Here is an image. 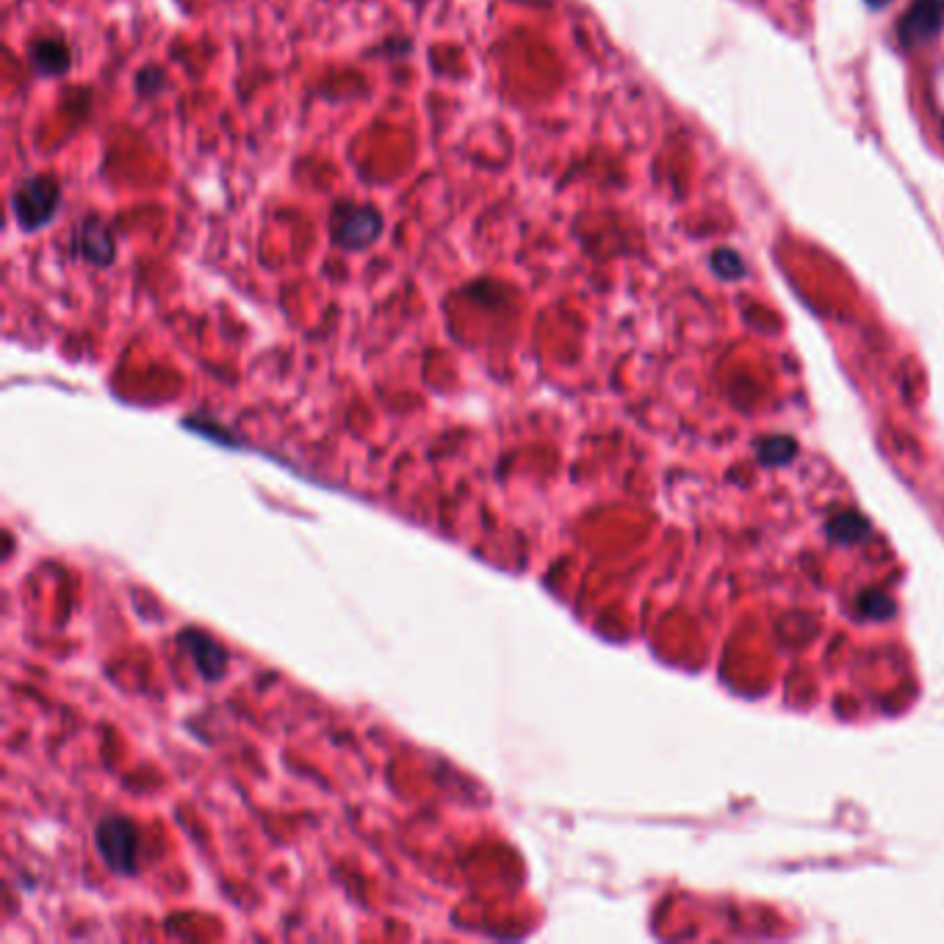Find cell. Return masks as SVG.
Instances as JSON below:
<instances>
[{
  "label": "cell",
  "instance_id": "6da1fadb",
  "mask_svg": "<svg viewBox=\"0 0 944 944\" xmlns=\"http://www.w3.org/2000/svg\"><path fill=\"white\" fill-rule=\"evenodd\" d=\"M95 848L117 875L139 873V834L125 817H103L95 828Z\"/></svg>",
  "mask_w": 944,
  "mask_h": 944
},
{
  "label": "cell",
  "instance_id": "7a4b0ae2",
  "mask_svg": "<svg viewBox=\"0 0 944 944\" xmlns=\"http://www.w3.org/2000/svg\"><path fill=\"white\" fill-rule=\"evenodd\" d=\"M383 233V214L363 203L335 205L330 216V236L344 250H366Z\"/></svg>",
  "mask_w": 944,
  "mask_h": 944
},
{
  "label": "cell",
  "instance_id": "3957f363",
  "mask_svg": "<svg viewBox=\"0 0 944 944\" xmlns=\"http://www.w3.org/2000/svg\"><path fill=\"white\" fill-rule=\"evenodd\" d=\"M59 183L45 175H34V178L23 180L17 186V192L12 197V211L17 225L23 230H39L42 225H48L50 219L59 211Z\"/></svg>",
  "mask_w": 944,
  "mask_h": 944
},
{
  "label": "cell",
  "instance_id": "277c9868",
  "mask_svg": "<svg viewBox=\"0 0 944 944\" xmlns=\"http://www.w3.org/2000/svg\"><path fill=\"white\" fill-rule=\"evenodd\" d=\"M178 646L183 648V654L192 659L194 668L200 670L205 682H216L225 676L228 670V651L222 648V643H216L211 634L197 632V629H186L178 634Z\"/></svg>",
  "mask_w": 944,
  "mask_h": 944
},
{
  "label": "cell",
  "instance_id": "5b68a950",
  "mask_svg": "<svg viewBox=\"0 0 944 944\" xmlns=\"http://www.w3.org/2000/svg\"><path fill=\"white\" fill-rule=\"evenodd\" d=\"M944 0H911L909 12L900 23V36L906 45L925 42L942 31Z\"/></svg>",
  "mask_w": 944,
  "mask_h": 944
},
{
  "label": "cell",
  "instance_id": "8992f818",
  "mask_svg": "<svg viewBox=\"0 0 944 944\" xmlns=\"http://www.w3.org/2000/svg\"><path fill=\"white\" fill-rule=\"evenodd\" d=\"M72 247H75L78 255H84L86 261L95 263V266H108L114 261V233L100 219H84L75 228Z\"/></svg>",
  "mask_w": 944,
  "mask_h": 944
},
{
  "label": "cell",
  "instance_id": "52a82bcc",
  "mask_svg": "<svg viewBox=\"0 0 944 944\" xmlns=\"http://www.w3.org/2000/svg\"><path fill=\"white\" fill-rule=\"evenodd\" d=\"M31 64L39 72L59 75L70 67V48L61 39H39L31 48Z\"/></svg>",
  "mask_w": 944,
  "mask_h": 944
},
{
  "label": "cell",
  "instance_id": "ba28073f",
  "mask_svg": "<svg viewBox=\"0 0 944 944\" xmlns=\"http://www.w3.org/2000/svg\"><path fill=\"white\" fill-rule=\"evenodd\" d=\"M715 263H717V266H720V269H723V275H729V277L740 275L742 261H740V258H737V255H734V252L720 250V252H717V255H715Z\"/></svg>",
  "mask_w": 944,
  "mask_h": 944
},
{
  "label": "cell",
  "instance_id": "9c48e42d",
  "mask_svg": "<svg viewBox=\"0 0 944 944\" xmlns=\"http://www.w3.org/2000/svg\"><path fill=\"white\" fill-rule=\"evenodd\" d=\"M889 0H870V6H886Z\"/></svg>",
  "mask_w": 944,
  "mask_h": 944
}]
</instances>
